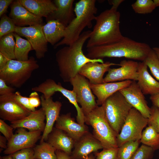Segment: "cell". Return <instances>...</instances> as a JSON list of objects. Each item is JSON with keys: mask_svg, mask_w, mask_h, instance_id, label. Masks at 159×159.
Listing matches in <instances>:
<instances>
[{"mask_svg": "<svg viewBox=\"0 0 159 159\" xmlns=\"http://www.w3.org/2000/svg\"><path fill=\"white\" fill-rule=\"evenodd\" d=\"M104 148L100 143L88 132L75 141L71 159H84L92 153Z\"/></svg>", "mask_w": 159, "mask_h": 159, "instance_id": "16", "label": "cell"}, {"mask_svg": "<svg viewBox=\"0 0 159 159\" xmlns=\"http://www.w3.org/2000/svg\"><path fill=\"white\" fill-rule=\"evenodd\" d=\"M15 91L14 88L8 86L4 80L0 78V96L12 94Z\"/></svg>", "mask_w": 159, "mask_h": 159, "instance_id": "42", "label": "cell"}, {"mask_svg": "<svg viewBox=\"0 0 159 159\" xmlns=\"http://www.w3.org/2000/svg\"><path fill=\"white\" fill-rule=\"evenodd\" d=\"M127 102L145 117L148 118L151 114V108L148 105L144 94L137 81H132L129 85L119 91Z\"/></svg>", "mask_w": 159, "mask_h": 159, "instance_id": "14", "label": "cell"}, {"mask_svg": "<svg viewBox=\"0 0 159 159\" xmlns=\"http://www.w3.org/2000/svg\"><path fill=\"white\" fill-rule=\"evenodd\" d=\"M9 17L12 20L16 26L20 27L42 24L43 21L42 17L30 12L19 0L14 1L11 4Z\"/></svg>", "mask_w": 159, "mask_h": 159, "instance_id": "17", "label": "cell"}, {"mask_svg": "<svg viewBox=\"0 0 159 159\" xmlns=\"http://www.w3.org/2000/svg\"><path fill=\"white\" fill-rule=\"evenodd\" d=\"M19 1L30 12L40 17H47L57 9L53 1L50 0Z\"/></svg>", "mask_w": 159, "mask_h": 159, "instance_id": "26", "label": "cell"}, {"mask_svg": "<svg viewBox=\"0 0 159 159\" xmlns=\"http://www.w3.org/2000/svg\"><path fill=\"white\" fill-rule=\"evenodd\" d=\"M118 148L103 149L100 152L95 153V159H117Z\"/></svg>", "mask_w": 159, "mask_h": 159, "instance_id": "37", "label": "cell"}, {"mask_svg": "<svg viewBox=\"0 0 159 159\" xmlns=\"http://www.w3.org/2000/svg\"><path fill=\"white\" fill-rule=\"evenodd\" d=\"M14 128L5 122L4 120L0 119V131L6 138L8 141L13 137Z\"/></svg>", "mask_w": 159, "mask_h": 159, "instance_id": "40", "label": "cell"}, {"mask_svg": "<svg viewBox=\"0 0 159 159\" xmlns=\"http://www.w3.org/2000/svg\"><path fill=\"white\" fill-rule=\"evenodd\" d=\"M92 31L82 32L78 39L72 44L59 50L55 55L59 75L64 82H70L78 74L81 67L89 62L103 63V59H91L83 53V46L89 39Z\"/></svg>", "mask_w": 159, "mask_h": 159, "instance_id": "1", "label": "cell"}, {"mask_svg": "<svg viewBox=\"0 0 159 159\" xmlns=\"http://www.w3.org/2000/svg\"><path fill=\"white\" fill-rule=\"evenodd\" d=\"M84 159H95V158L92 154H90L87 157Z\"/></svg>", "mask_w": 159, "mask_h": 159, "instance_id": "52", "label": "cell"}, {"mask_svg": "<svg viewBox=\"0 0 159 159\" xmlns=\"http://www.w3.org/2000/svg\"><path fill=\"white\" fill-rule=\"evenodd\" d=\"M152 49L146 43L123 36L120 40L112 43L87 48L86 56L91 59L125 57L143 62Z\"/></svg>", "mask_w": 159, "mask_h": 159, "instance_id": "2", "label": "cell"}, {"mask_svg": "<svg viewBox=\"0 0 159 159\" xmlns=\"http://www.w3.org/2000/svg\"><path fill=\"white\" fill-rule=\"evenodd\" d=\"M142 144L152 148L154 151L159 149V133L148 125L142 132L140 140Z\"/></svg>", "mask_w": 159, "mask_h": 159, "instance_id": "30", "label": "cell"}, {"mask_svg": "<svg viewBox=\"0 0 159 159\" xmlns=\"http://www.w3.org/2000/svg\"><path fill=\"white\" fill-rule=\"evenodd\" d=\"M47 140L56 150L62 151L69 156L75 142L67 133L56 127H53L48 135Z\"/></svg>", "mask_w": 159, "mask_h": 159, "instance_id": "25", "label": "cell"}, {"mask_svg": "<svg viewBox=\"0 0 159 159\" xmlns=\"http://www.w3.org/2000/svg\"><path fill=\"white\" fill-rule=\"evenodd\" d=\"M12 159H34L33 148L21 149L11 154Z\"/></svg>", "mask_w": 159, "mask_h": 159, "instance_id": "39", "label": "cell"}, {"mask_svg": "<svg viewBox=\"0 0 159 159\" xmlns=\"http://www.w3.org/2000/svg\"><path fill=\"white\" fill-rule=\"evenodd\" d=\"M40 98L42 107L45 112L46 120L45 128L41 138V143L47 140L48 135L52 131L54 123L60 115L62 103L58 101H53L52 97L45 98L43 95Z\"/></svg>", "mask_w": 159, "mask_h": 159, "instance_id": "18", "label": "cell"}, {"mask_svg": "<svg viewBox=\"0 0 159 159\" xmlns=\"http://www.w3.org/2000/svg\"><path fill=\"white\" fill-rule=\"evenodd\" d=\"M41 132L28 131L25 128H17L16 133L8 141L4 153L11 155L24 149L33 148L40 137Z\"/></svg>", "mask_w": 159, "mask_h": 159, "instance_id": "13", "label": "cell"}, {"mask_svg": "<svg viewBox=\"0 0 159 159\" xmlns=\"http://www.w3.org/2000/svg\"><path fill=\"white\" fill-rule=\"evenodd\" d=\"M8 140L4 136L0 135V147L2 150L3 149H5L7 147Z\"/></svg>", "mask_w": 159, "mask_h": 159, "instance_id": "48", "label": "cell"}, {"mask_svg": "<svg viewBox=\"0 0 159 159\" xmlns=\"http://www.w3.org/2000/svg\"><path fill=\"white\" fill-rule=\"evenodd\" d=\"M66 26L59 21L52 20L43 25L42 29L48 42L54 46L63 38Z\"/></svg>", "mask_w": 159, "mask_h": 159, "instance_id": "27", "label": "cell"}, {"mask_svg": "<svg viewBox=\"0 0 159 159\" xmlns=\"http://www.w3.org/2000/svg\"><path fill=\"white\" fill-rule=\"evenodd\" d=\"M143 62L153 76L159 81V60L152 49Z\"/></svg>", "mask_w": 159, "mask_h": 159, "instance_id": "34", "label": "cell"}, {"mask_svg": "<svg viewBox=\"0 0 159 159\" xmlns=\"http://www.w3.org/2000/svg\"><path fill=\"white\" fill-rule=\"evenodd\" d=\"M153 1L156 7H159V0H153Z\"/></svg>", "mask_w": 159, "mask_h": 159, "instance_id": "51", "label": "cell"}, {"mask_svg": "<svg viewBox=\"0 0 159 159\" xmlns=\"http://www.w3.org/2000/svg\"></svg>", "mask_w": 159, "mask_h": 159, "instance_id": "53", "label": "cell"}, {"mask_svg": "<svg viewBox=\"0 0 159 159\" xmlns=\"http://www.w3.org/2000/svg\"><path fill=\"white\" fill-rule=\"evenodd\" d=\"M32 90L42 94L45 98L52 97L56 92H59L68 99L75 107L77 112V122L81 125H85V115L81 107L77 102L74 92L63 87L60 82L57 83L54 80L47 79L38 85L33 87Z\"/></svg>", "mask_w": 159, "mask_h": 159, "instance_id": "9", "label": "cell"}, {"mask_svg": "<svg viewBox=\"0 0 159 159\" xmlns=\"http://www.w3.org/2000/svg\"><path fill=\"white\" fill-rule=\"evenodd\" d=\"M29 98L30 105L32 108L35 109L41 105L40 98L37 92L34 91L31 93Z\"/></svg>", "mask_w": 159, "mask_h": 159, "instance_id": "43", "label": "cell"}, {"mask_svg": "<svg viewBox=\"0 0 159 159\" xmlns=\"http://www.w3.org/2000/svg\"><path fill=\"white\" fill-rule=\"evenodd\" d=\"M144 62H138L137 83L144 95H150L159 93V82L149 73Z\"/></svg>", "mask_w": 159, "mask_h": 159, "instance_id": "23", "label": "cell"}, {"mask_svg": "<svg viewBox=\"0 0 159 159\" xmlns=\"http://www.w3.org/2000/svg\"><path fill=\"white\" fill-rule=\"evenodd\" d=\"M43 25L42 24L27 27L16 26L15 28V32L27 39L35 50L38 59L44 57L48 50V42L43 32Z\"/></svg>", "mask_w": 159, "mask_h": 159, "instance_id": "11", "label": "cell"}, {"mask_svg": "<svg viewBox=\"0 0 159 159\" xmlns=\"http://www.w3.org/2000/svg\"><path fill=\"white\" fill-rule=\"evenodd\" d=\"M154 151L151 147L142 144L138 148L130 159H151Z\"/></svg>", "mask_w": 159, "mask_h": 159, "instance_id": "36", "label": "cell"}, {"mask_svg": "<svg viewBox=\"0 0 159 159\" xmlns=\"http://www.w3.org/2000/svg\"><path fill=\"white\" fill-rule=\"evenodd\" d=\"M85 121L92 127L93 135L102 144L103 149L118 148L117 135L106 118L104 103L85 115Z\"/></svg>", "mask_w": 159, "mask_h": 159, "instance_id": "5", "label": "cell"}, {"mask_svg": "<svg viewBox=\"0 0 159 159\" xmlns=\"http://www.w3.org/2000/svg\"><path fill=\"white\" fill-rule=\"evenodd\" d=\"M140 143V140H131L118 147L117 159H130Z\"/></svg>", "mask_w": 159, "mask_h": 159, "instance_id": "32", "label": "cell"}, {"mask_svg": "<svg viewBox=\"0 0 159 159\" xmlns=\"http://www.w3.org/2000/svg\"><path fill=\"white\" fill-rule=\"evenodd\" d=\"M76 95L77 101L81 106L85 115L88 114L98 105L90 86L89 81L78 74L70 82Z\"/></svg>", "mask_w": 159, "mask_h": 159, "instance_id": "10", "label": "cell"}, {"mask_svg": "<svg viewBox=\"0 0 159 159\" xmlns=\"http://www.w3.org/2000/svg\"><path fill=\"white\" fill-rule=\"evenodd\" d=\"M45 112L42 107L30 114L24 118L11 123L10 125L14 129L23 128L30 131H39L44 132L46 125Z\"/></svg>", "mask_w": 159, "mask_h": 159, "instance_id": "22", "label": "cell"}, {"mask_svg": "<svg viewBox=\"0 0 159 159\" xmlns=\"http://www.w3.org/2000/svg\"><path fill=\"white\" fill-rule=\"evenodd\" d=\"M13 96L17 101L29 110L33 112L36 110L35 109L32 108L30 105L29 97L22 96L18 91L14 92Z\"/></svg>", "mask_w": 159, "mask_h": 159, "instance_id": "41", "label": "cell"}, {"mask_svg": "<svg viewBox=\"0 0 159 159\" xmlns=\"http://www.w3.org/2000/svg\"><path fill=\"white\" fill-rule=\"evenodd\" d=\"M15 45L14 33L2 37L0 38V53L9 59H16Z\"/></svg>", "mask_w": 159, "mask_h": 159, "instance_id": "29", "label": "cell"}, {"mask_svg": "<svg viewBox=\"0 0 159 159\" xmlns=\"http://www.w3.org/2000/svg\"><path fill=\"white\" fill-rule=\"evenodd\" d=\"M33 149L34 159H57L56 149L48 142L41 143Z\"/></svg>", "mask_w": 159, "mask_h": 159, "instance_id": "31", "label": "cell"}, {"mask_svg": "<svg viewBox=\"0 0 159 159\" xmlns=\"http://www.w3.org/2000/svg\"><path fill=\"white\" fill-rule=\"evenodd\" d=\"M39 67L37 61L33 57L26 61L10 59L6 66L0 70V78L8 85L19 88L30 78L32 72Z\"/></svg>", "mask_w": 159, "mask_h": 159, "instance_id": "6", "label": "cell"}, {"mask_svg": "<svg viewBox=\"0 0 159 159\" xmlns=\"http://www.w3.org/2000/svg\"><path fill=\"white\" fill-rule=\"evenodd\" d=\"M10 59L0 53V70L4 68Z\"/></svg>", "mask_w": 159, "mask_h": 159, "instance_id": "47", "label": "cell"}, {"mask_svg": "<svg viewBox=\"0 0 159 159\" xmlns=\"http://www.w3.org/2000/svg\"><path fill=\"white\" fill-rule=\"evenodd\" d=\"M112 6L96 16V23L86 45L87 48L112 43L123 36L120 29V14Z\"/></svg>", "mask_w": 159, "mask_h": 159, "instance_id": "3", "label": "cell"}, {"mask_svg": "<svg viewBox=\"0 0 159 159\" xmlns=\"http://www.w3.org/2000/svg\"><path fill=\"white\" fill-rule=\"evenodd\" d=\"M74 0H54L57 9L46 18L47 21L57 20L67 26L75 17L73 4Z\"/></svg>", "mask_w": 159, "mask_h": 159, "instance_id": "24", "label": "cell"}, {"mask_svg": "<svg viewBox=\"0 0 159 159\" xmlns=\"http://www.w3.org/2000/svg\"><path fill=\"white\" fill-rule=\"evenodd\" d=\"M15 39L14 54L16 59L20 61H26L29 60V52L33 49L27 40L22 38L16 32L14 33Z\"/></svg>", "mask_w": 159, "mask_h": 159, "instance_id": "28", "label": "cell"}, {"mask_svg": "<svg viewBox=\"0 0 159 159\" xmlns=\"http://www.w3.org/2000/svg\"><path fill=\"white\" fill-rule=\"evenodd\" d=\"M152 49L159 60V47H154Z\"/></svg>", "mask_w": 159, "mask_h": 159, "instance_id": "49", "label": "cell"}, {"mask_svg": "<svg viewBox=\"0 0 159 159\" xmlns=\"http://www.w3.org/2000/svg\"><path fill=\"white\" fill-rule=\"evenodd\" d=\"M2 159H12V158L11 155H8L3 157Z\"/></svg>", "mask_w": 159, "mask_h": 159, "instance_id": "50", "label": "cell"}, {"mask_svg": "<svg viewBox=\"0 0 159 159\" xmlns=\"http://www.w3.org/2000/svg\"><path fill=\"white\" fill-rule=\"evenodd\" d=\"M16 25L12 20L6 14L0 21V38L8 34L15 32Z\"/></svg>", "mask_w": 159, "mask_h": 159, "instance_id": "35", "label": "cell"}, {"mask_svg": "<svg viewBox=\"0 0 159 159\" xmlns=\"http://www.w3.org/2000/svg\"><path fill=\"white\" fill-rule=\"evenodd\" d=\"M150 99L153 105L159 109V93L150 95Z\"/></svg>", "mask_w": 159, "mask_h": 159, "instance_id": "45", "label": "cell"}, {"mask_svg": "<svg viewBox=\"0 0 159 159\" xmlns=\"http://www.w3.org/2000/svg\"><path fill=\"white\" fill-rule=\"evenodd\" d=\"M95 0H80L77 2L74 8V19L66 26L64 37L55 45L54 48L65 45H69L75 42L86 27L92 28L97 11Z\"/></svg>", "mask_w": 159, "mask_h": 159, "instance_id": "4", "label": "cell"}, {"mask_svg": "<svg viewBox=\"0 0 159 159\" xmlns=\"http://www.w3.org/2000/svg\"><path fill=\"white\" fill-rule=\"evenodd\" d=\"M113 65L120 66L109 62L103 63L98 62H89L84 64L80 68L78 73L89 80L90 84L98 85L103 83V76L108 72L110 67Z\"/></svg>", "mask_w": 159, "mask_h": 159, "instance_id": "19", "label": "cell"}, {"mask_svg": "<svg viewBox=\"0 0 159 159\" xmlns=\"http://www.w3.org/2000/svg\"><path fill=\"white\" fill-rule=\"evenodd\" d=\"M13 0H0V17H1L7 11L9 6L13 2Z\"/></svg>", "mask_w": 159, "mask_h": 159, "instance_id": "44", "label": "cell"}, {"mask_svg": "<svg viewBox=\"0 0 159 159\" xmlns=\"http://www.w3.org/2000/svg\"><path fill=\"white\" fill-rule=\"evenodd\" d=\"M131 6L135 13L140 14L151 13L156 8L153 0H137Z\"/></svg>", "mask_w": 159, "mask_h": 159, "instance_id": "33", "label": "cell"}, {"mask_svg": "<svg viewBox=\"0 0 159 159\" xmlns=\"http://www.w3.org/2000/svg\"><path fill=\"white\" fill-rule=\"evenodd\" d=\"M120 64L119 68H110L104 78L103 83L127 80L137 81L138 62L132 60H124Z\"/></svg>", "mask_w": 159, "mask_h": 159, "instance_id": "15", "label": "cell"}, {"mask_svg": "<svg viewBox=\"0 0 159 159\" xmlns=\"http://www.w3.org/2000/svg\"><path fill=\"white\" fill-rule=\"evenodd\" d=\"M104 104L106 118L117 136L132 107L119 91L108 97Z\"/></svg>", "mask_w": 159, "mask_h": 159, "instance_id": "7", "label": "cell"}, {"mask_svg": "<svg viewBox=\"0 0 159 159\" xmlns=\"http://www.w3.org/2000/svg\"><path fill=\"white\" fill-rule=\"evenodd\" d=\"M146 118L137 110L132 107L130 110L119 133L117 137L118 147L131 140H140L143 130L148 125Z\"/></svg>", "mask_w": 159, "mask_h": 159, "instance_id": "8", "label": "cell"}, {"mask_svg": "<svg viewBox=\"0 0 159 159\" xmlns=\"http://www.w3.org/2000/svg\"><path fill=\"white\" fill-rule=\"evenodd\" d=\"M150 108L151 114L148 118V124L159 133V109L153 105Z\"/></svg>", "mask_w": 159, "mask_h": 159, "instance_id": "38", "label": "cell"}, {"mask_svg": "<svg viewBox=\"0 0 159 159\" xmlns=\"http://www.w3.org/2000/svg\"><path fill=\"white\" fill-rule=\"evenodd\" d=\"M56 153L57 159H71L69 155L61 150H56Z\"/></svg>", "mask_w": 159, "mask_h": 159, "instance_id": "46", "label": "cell"}, {"mask_svg": "<svg viewBox=\"0 0 159 159\" xmlns=\"http://www.w3.org/2000/svg\"><path fill=\"white\" fill-rule=\"evenodd\" d=\"M14 93L0 96V117L11 123L24 118L32 112L14 98Z\"/></svg>", "mask_w": 159, "mask_h": 159, "instance_id": "12", "label": "cell"}, {"mask_svg": "<svg viewBox=\"0 0 159 159\" xmlns=\"http://www.w3.org/2000/svg\"><path fill=\"white\" fill-rule=\"evenodd\" d=\"M132 80L103 83L98 85L90 83V86L93 93L96 96L98 106L102 105L105 100L115 92L129 85Z\"/></svg>", "mask_w": 159, "mask_h": 159, "instance_id": "21", "label": "cell"}, {"mask_svg": "<svg viewBox=\"0 0 159 159\" xmlns=\"http://www.w3.org/2000/svg\"><path fill=\"white\" fill-rule=\"evenodd\" d=\"M55 127L69 135L76 141L89 132L88 127L76 122L70 112L60 115L56 122Z\"/></svg>", "mask_w": 159, "mask_h": 159, "instance_id": "20", "label": "cell"}]
</instances>
